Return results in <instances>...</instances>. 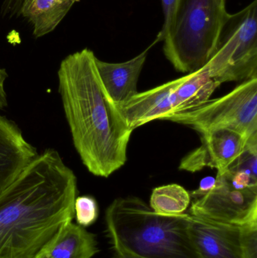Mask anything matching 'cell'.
<instances>
[{
    "instance_id": "6da1fadb",
    "label": "cell",
    "mask_w": 257,
    "mask_h": 258,
    "mask_svg": "<svg viewBox=\"0 0 257 258\" xmlns=\"http://www.w3.org/2000/svg\"><path fill=\"white\" fill-rule=\"evenodd\" d=\"M77 178L54 149L38 153L0 195V258H36L75 218Z\"/></svg>"
},
{
    "instance_id": "7a4b0ae2",
    "label": "cell",
    "mask_w": 257,
    "mask_h": 258,
    "mask_svg": "<svg viewBox=\"0 0 257 258\" xmlns=\"http://www.w3.org/2000/svg\"><path fill=\"white\" fill-rule=\"evenodd\" d=\"M93 51L66 56L59 67L58 90L74 147L89 172L108 177L127 161L132 130L100 78Z\"/></svg>"
},
{
    "instance_id": "3957f363",
    "label": "cell",
    "mask_w": 257,
    "mask_h": 258,
    "mask_svg": "<svg viewBox=\"0 0 257 258\" xmlns=\"http://www.w3.org/2000/svg\"><path fill=\"white\" fill-rule=\"evenodd\" d=\"M105 221L113 248L140 258H200L190 214L159 215L140 199L128 197L110 205Z\"/></svg>"
},
{
    "instance_id": "277c9868",
    "label": "cell",
    "mask_w": 257,
    "mask_h": 258,
    "mask_svg": "<svg viewBox=\"0 0 257 258\" xmlns=\"http://www.w3.org/2000/svg\"><path fill=\"white\" fill-rule=\"evenodd\" d=\"M229 13L226 0H180L164 36V55L181 73L196 72L209 61Z\"/></svg>"
},
{
    "instance_id": "5b68a950",
    "label": "cell",
    "mask_w": 257,
    "mask_h": 258,
    "mask_svg": "<svg viewBox=\"0 0 257 258\" xmlns=\"http://www.w3.org/2000/svg\"><path fill=\"white\" fill-rule=\"evenodd\" d=\"M220 86L205 68L137 93L117 108L128 128L134 129L169 115L197 107L210 99Z\"/></svg>"
},
{
    "instance_id": "8992f818",
    "label": "cell",
    "mask_w": 257,
    "mask_h": 258,
    "mask_svg": "<svg viewBox=\"0 0 257 258\" xmlns=\"http://www.w3.org/2000/svg\"><path fill=\"white\" fill-rule=\"evenodd\" d=\"M204 68L220 84L257 78V0L229 14L215 51Z\"/></svg>"
},
{
    "instance_id": "52a82bcc",
    "label": "cell",
    "mask_w": 257,
    "mask_h": 258,
    "mask_svg": "<svg viewBox=\"0 0 257 258\" xmlns=\"http://www.w3.org/2000/svg\"><path fill=\"white\" fill-rule=\"evenodd\" d=\"M163 120L207 133L220 128L238 131L257 138V78L242 82L224 96L207 100L197 107L166 116Z\"/></svg>"
},
{
    "instance_id": "ba28073f",
    "label": "cell",
    "mask_w": 257,
    "mask_h": 258,
    "mask_svg": "<svg viewBox=\"0 0 257 258\" xmlns=\"http://www.w3.org/2000/svg\"><path fill=\"white\" fill-rule=\"evenodd\" d=\"M191 198L193 216L238 226L257 222V187L237 186L226 172L217 173L208 190Z\"/></svg>"
},
{
    "instance_id": "9c48e42d",
    "label": "cell",
    "mask_w": 257,
    "mask_h": 258,
    "mask_svg": "<svg viewBox=\"0 0 257 258\" xmlns=\"http://www.w3.org/2000/svg\"><path fill=\"white\" fill-rule=\"evenodd\" d=\"M202 144L181 161L179 168L196 172L205 168H216L223 173L230 168L250 144L257 138H248L238 131L216 129L201 135Z\"/></svg>"
},
{
    "instance_id": "30bf717a",
    "label": "cell",
    "mask_w": 257,
    "mask_h": 258,
    "mask_svg": "<svg viewBox=\"0 0 257 258\" xmlns=\"http://www.w3.org/2000/svg\"><path fill=\"white\" fill-rule=\"evenodd\" d=\"M190 229L200 258H242L240 226L191 215Z\"/></svg>"
},
{
    "instance_id": "8fae6325",
    "label": "cell",
    "mask_w": 257,
    "mask_h": 258,
    "mask_svg": "<svg viewBox=\"0 0 257 258\" xmlns=\"http://www.w3.org/2000/svg\"><path fill=\"white\" fill-rule=\"evenodd\" d=\"M37 154L18 125L0 113V195Z\"/></svg>"
},
{
    "instance_id": "7c38bea8",
    "label": "cell",
    "mask_w": 257,
    "mask_h": 258,
    "mask_svg": "<svg viewBox=\"0 0 257 258\" xmlns=\"http://www.w3.org/2000/svg\"><path fill=\"white\" fill-rule=\"evenodd\" d=\"M156 42L148 47L134 58L122 63H109L97 57L96 65L100 78L112 101L123 104L137 95V83L149 49Z\"/></svg>"
},
{
    "instance_id": "4fadbf2b",
    "label": "cell",
    "mask_w": 257,
    "mask_h": 258,
    "mask_svg": "<svg viewBox=\"0 0 257 258\" xmlns=\"http://www.w3.org/2000/svg\"><path fill=\"white\" fill-rule=\"evenodd\" d=\"M98 251L95 235L70 221L36 258H92Z\"/></svg>"
},
{
    "instance_id": "5bb4252c",
    "label": "cell",
    "mask_w": 257,
    "mask_h": 258,
    "mask_svg": "<svg viewBox=\"0 0 257 258\" xmlns=\"http://www.w3.org/2000/svg\"><path fill=\"white\" fill-rule=\"evenodd\" d=\"M80 0H23L19 16L31 25L35 38L54 31Z\"/></svg>"
},
{
    "instance_id": "9a60e30c",
    "label": "cell",
    "mask_w": 257,
    "mask_h": 258,
    "mask_svg": "<svg viewBox=\"0 0 257 258\" xmlns=\"http://www.w3.org/2000/svg\"><path fill=\"white\" fill-rule=\"evenodd\" d=\"M191 203L190 192L177 183L158 186L152 190L149 206L162 215H178L185 213Z\"/></svg>"
},
{
    "instance_id": "2e32d148",
    "label": "cell",
    "mask_w": 257,
    "mask_h": 258,
    "mask_svg": "<svg viewBox=\"0 0 257 258\" xmlns=\"http://www.w3.org/2000/svg\"><path fill=\"white\" fill-rule=\"evenodd\" d=\"M74 211L77 224L88 227L96 222L99 208L96 200L92 196H81L75 198Z\"/></svg>"
},
{
    "instance_id": "e0dca14e",
    "label": "cell",
    "mask_w": 257,
    "mask_h": 258,
    "mask_svg": "<svg viewBox=\"0 0 257 258\" xmlns=\"http://www.w3.org/2000/svg\"><path fill=\"white\" fill-rule=\"evenodd\" d=\"M242 258H257V222L240 226Z\"/></svg>"
},
{
    "instance_id": "ac0fdd59",
    "label": "cell",
    "mask_w": 257,
    "mask_h": 258,
    "mask_svg": "<svg viewBox=\"0 0 257 258\" xmlns=\"http://www.w3.org/2000/svg\"><path fill=\"white\" fill-rule=\"evenodd\" d=\"M179 1L180 0H161L163 13H164V24L155 40L156 43L158 42H162L164 36L167 34L169 28L173 23Z\"/></svg>"
},
{
    "instance_id": "d6986e66",
    "label": "cell",
    "mask_w": 257,
    "mask_h": 258,
    "mask_svg": "<svg viewBox=\"0 0 257 258\" xmlns=\"http://www.w3.org/2000/svg\"><path fill=\"white\" fill-rule=\"evenodd\" d=\"M23 0H3L0 14L3 18H12L20 15Z\"/></svg>"
},
{
    "instance_id": "ffe728a7",
    "label": "cell",
    "mask_w": 257,
    "mask_h": 258,
    "mask_svg": "<svg viewBox=\"0 0 257 258\" xmlns=\"http://www.w3.org/2000/svg\"><path fill=\"white\" fill-rule=\"evenodd\" d=\"M9 75L6 70L0 68V110H3L8 106L7 93L5 89V83Z\"/></svg>"
},
{
    "instance_id": "44dd1931",
    "label": "cell",
    "mask_w": 257,
    "mask_h": 258,
    "mask_svg": "<svg viewBox=\"0 0 257 258\" xmlns=\"http://www.w3.org/2000/svg\"><path fill=\"white\" fill-rule=\"evenodd\" d=\"M113 257L114 258H140L122 251V250L117 249V248H113Z\"/></svg>"
}]
</instances>
